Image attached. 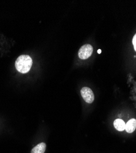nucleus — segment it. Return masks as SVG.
<instances>
[{"mask_svg": "<svg viewBox=\"0 0 136 153\" xmlns=\"http://www.w3.org/2000/svg\"><path fill=\"white\" fill-rule=\"evenodd\" d=\"M33 65V60L29 55L19 56L16 61V69L20 73L25 74L30 71Z\"/></svg>", "mask_w": 136, "mask_h": 153, "instance_id": "obj_1", "label": "nucleus"}, {"mask_svg": "<svg viewBox=\"0 0 136 153\" xmlns=\"http://www.w3.org/2000/svg\"><path fill=\"white\" fill-rule=\"evenodd\" d=\"M93 52V48L90 44H85L81 47L79 51V57L81 59H86L90 58Z\"/></svg>", "mask_w": 136, "mask_h": 153, "instance_id": "obj_2", "label": "nucleus"}, {"mask_svg": "<svg viewBox=\"0 0 136 153\" xmlns=\"http://www.w3.org/2000/svg\"><path fill=\"white\" fill-rule=\"evenodd\" d=\"M81 95L84 100L88 104H91L94 100V95L93 91L88 87H83L80 91Z\"/></svg>", "mask_w": 136, "mask_h": 153, "instance_id": "obj_3", "label": "nucleus"}, {"mask_svg": "<svg viewBox=\"0 0 136 153\" xmlns=\"http://www.w3.org/2000/svg\"><path fill=\"white\" fill-rule=\"evenodd\" d=\"M136 129V120L131 119L126 124L125 130L128 133H132Z\"/></svg>", "mask_w": 136, "mask_h": 153, "instance_id": "obj_4", "label": "nucleus"}, {"mask_svg": "<svg viewBox=\"0 0 136 153\" xmlns=\"http://www.w3.org/2000/svg\"><path fill=\"white\" fill-rule=\"evenodd\" d=\"M115 128L118 131H123L125 130L126 123L121 119H117L114 123Z\"/></svg>", "mask_w": 136, "mask_h": 153, "instance_id": "obj_5", "label": "nucleus"}, {"mask_svg": "<svg viewBox=\"0 0 136 153\" xmlns=\"http://www.w3.org/2000/svg\"><path fill=\"white\" fill-rule=\"evenodd\" d=\"M46 149V145L45 143H41L37 145L35 147H34L31 153H44Z\"/></svg>", "mask_w": 136, "mask_h": 153, "instance_id": "obj_6", "label": "nucleus"}, {"mask_svg": "<svg viewBox=\"0 0 136 153\" xmlns=\"http://www.w3.org/2000/svg\"><path fill=\"white\" fill-rule=\"evenodd\" d=\"M132 44L134 47V50L136 51V34H135V36L133 37V39H132Z\"/></svg>", "mask_w": 136, "mask_h": 153, "instance_id": "obj_7", "label": "nucleus"}, {"mask_svg": "<svg viewBox=\"0 0 136 153\" xmlns=\"http://www.w3.org/2000/svg\"><path fill=\"white\" fill-rule=\"evenodd\" d=\"M97 53L100 54V53H101V49H99V50H97Z\"/></svg>", "mask_w": 136, "mask_h": 153, "instance_id": "obj_8", "label": "nucleus"}]
</instances>
